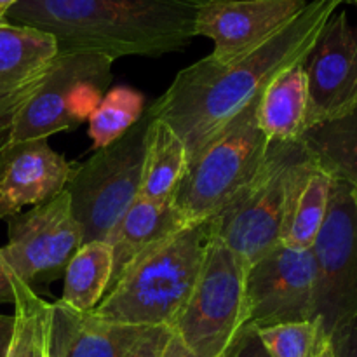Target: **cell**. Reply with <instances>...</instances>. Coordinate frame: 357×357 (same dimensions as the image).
I'll use <instances>...</instances> for the list:
<instances>
[{"label": "cell", "mask_w": 357, "mask_h": 357, "mask_svg": "<svg viewBox=\"0 0 357 357\" xmlns=\"http://www.w3.org/2000/svg\"><path fill=\"white\" fill-rule=\"evenodd\" d=\"M112 65L96 52H58L7 121L0 145L49 138L89 121L110 89Z\"/></svg>", "instance_id": "cell-6"}, {"label": "cell", "mask_w": 357, "mask_h": 357, "mask_svg": "<svg viewBox=\"0 0 357 357\" xmlns=\"http://www.w3.org/2000/svg\"><path fill=\"white\" fill-rule=\"evenodd\" d=\"M7 220L9 239L0 246V303H13L10 281L35 289L63 278L84 243L66 190Z\"/></svg>", "instance_id": "cell-9"}, {"label": "cell", "mask_w": 357, "mask_h": 357, "mask_svg": "<svg viewBox=\"0 0 357 357\" xmlns=\"http://www.w3.org/2000/svg\"><path fill=\"white\" fill-rule=\"evenodd\" d=\"M58 52L52 35L7 21L0 23V136Z\"/></svg>", "instance_id": "cell-15"}, {"label": "cell", "mask_w": 357, "mask_h": 357, "mask_svg": "<svg viewBox=\"0 0 357 357\" xmlns=\"http://www.w3.org/2000/svg\"><path fill=\"white\" fill-rule=\"evenodd\" d=\"M14 330L6 357H47L51 303L21 281H10Z\"/></svg>", "instance_id": "cell-23"}, {"label": "cell", "mask_w": 357, "mask_h": 357, "mask_svg": "<svg viewBox=\"0 0 357 357\" xmlns=\"http://www.w3.org/2000/svg\"><path fill=\"white\" fill-rule=\"evenodd\" d=\"M307 79L303 61L281 70L264 87L257 121L268 142H298L305 132Z\"/></svg>", "instance_id": "cell-18"}, {"label": "cell", "mask_w": 357, "mask_h": 357, "mask_svg": "<svg viewBox=\"0 0 357 357\" xmlns=\"http://www.w3.org/2000/svg\"><path fill=\"white\" fill-rule=\"evenodd\" d=\"M309 160L302 139L271 142L257 176L211 220L213 236L225 243L246 268L281 244L291 188Z\"/></svg>", "instance_id": "cell-5"}, {"label": "cell", "mask_w": 357, "mask_h": 357, "mask_svg": "<svg viewBox=\"0 0 357 357\" xmlns=\"http://www.w3.org/2000/svg\"><path fill=\"white\" fill-rule=\"evenodd\" d=\"M14 330V316H3L0 314V357H6L9 351L10 338Z\"/></svg>", "instance_id": "cell-29"}, {"label": "cell", "mask_w": 357, "mask_h": 357, "mask_svg": "<svg viewBox=\"0 0 357 357\" xmlns=\"http://www.w3.org/2000/svg\"><path fill=\"white\" fill-rule=\"evenodd\" d=\"M211 239V222H202L152 244L121 272L93 312L129 326L173 328L194 291Z\"/></svg>", "instance_id": "cell-3"}, {"label": "cell", "mask_w": 357, "mask_h": 357, "mask_svg": "<svg viewBox=\"0 0 357 357\" xmlns=\"http://www.w3.org/2000/svg\"><path fill=\"white\" fill-rule=\"evenodd\" d=\"M331 188V176L310 155L291 188L281 230V244L293 250H312L326 220Z\"/></svg>", "instance_id": "cell-19"}, {"label": "cell", "mask_w": 357, "mask_h": 357, "mask_svg": "<svg viewBox=\"0 0 357 357\" xmlns=\"http://www.w3.org/2000/svg\"><path fill=\"white\" fill-rule=\"evenodd\" d=\"M160 357H195V356L192 354L187 347H185L183 342H181L173 331V335H171L169 342H167L166 349H164L162 356Z\"/></svg>", "instance_id": "cell-30"}, {"label": "cell", "mask_w": 357, "mask_h": 357, "mask_svg": "<svg viewBox=\"0 0 357 357\" xmlns=\"http://www.w3.org/2000/svg\"><path fill=\"white\" fill-rule=\"evenodd\" d=\"M260 94L187 164L171 201L188 225L211 222L264 164L271 142L257 121Z\"/></svg>", "instance_id": "cell-4"}, {"label": "cell", "mask_w": 357, "mask_h": 357, "mask_svg": "<svg viewBox=\"0 0 357 357\" xmlns=\"http://www.w3.org/2000/svg\"><path fill=\"white\" fill-rule=\"evenodd\" d=\"M114 272V251L107 241L82 243L63 274L61 302L91 312L105 298Z\"/></svg>", "instance_id": "cell-22"}, {"label": "cell", "mask_w": 357, "mask_h": 357, "mask_svg": "<svg viewBox=\"0 0 357 357\" xmlns=\"http://www.w3.org/2000/svg\"><path fill=\"white\" fill-rule=\"evenodd\" d=\"M206 0H17L6 21L52 35L59 52L126 56L183 51Z\"/></svg>", "instance_id": "cell-2"}, {"label": "cell", "mask_w": 357, "mask_h": 357, "mask_svg": "<svg viewBox=\"0 0 357 357\" xmlns=\"http://www.w3.org/2000/svg\"><path fill=\"white\" fill-rule=\"evenodd\" d=\"M319 357H333V354H331V347H330V345H328V347L324 349V352Z\"/></svg>", "instance_id": "cell-32"}, {"label": "cell", "mask_w": 357, "mask_h": 357, "mask_svg": "<svg viewBox=\"0 0 357 357\" xmlns=\"http://www.w3.org/2000/svg\"><path fill=\"white\" fill-rule=\"evenodd\" d=\"M307 79L305 131L345 115L357 105V26L347 13L328 20L303 61Z\"/></svg>", "instance_id": "cell-12"}, {"label": "cell", "mask_w": 357, "mask_h": 357, "mask_svg": "<svg viewBox=\"0 0 357 357\" xmlns=\"http://www.w3.org/2000/svg\"><path fill=\"white\" fill-rule=\"evenodd\" d=\"M150 121L145 110L126 135L96 150L70 174L65 190L84 243L107 239L139 197Z\"/></svg>", "instance_id": "cell-7"}, {"label": "cell", "mask_w": 357, "mask_h": 357, "mask_svg": "<svg viewBox=\"0 0 357 357\" xmlns=\"http://www.w3.org/2000/svg\"><path fill=\"white\" fill-rule=\"evenodd\" d=\"M187 164V149L180 136L169 124L152 117L146 132L139 199L153 202L169 201L185 174Z\"/></svg>", "instance_id": "cell-21"}, {"label": "cell", "mask_w": 357, "mask_h": 357, "mask_svg": "<svg viewBox=\"0 0 357 357\" xmlns=\"http://www.w3.org/2000/svg\"><path fill=\"white\" fill-rule=\"evenodd\" d=\"M227 357H271L268 356L267 349L261 344L260 337H258L257 330L248 326L246 330L241 333L234 347L230 349L229 356Z\"/></svg>", "instance_id": "cell-28"}, {"label": "cell", "mask_w": 357, "mask_h": 357, "mask_svg": "<svg viewBox=\"0 0 357 357\" xmlns=\"http://www.w3.org/2000/svg\"><path fill=\"white\" fill-rule=\"evenodd\" d=\"M143 326H129L82 312L68 303H51L47 357H124Z\"/></svg>", "instance_id": "cell-16"}, {"label": "cell", "mask_w": 357, "mask_h": 357, "mask_svg": "<svg viewBox=\"0 0 357 357\" xmlns=\"http://www.w3.org/2000/svg\"><path fill=\"white\" fill-rule=\"evenodd\" d=\"M316 282L312 250L278 244L246 271L248 326L258 330L314 319Z\"/></svg>", "instance_id": "cell-11"}, {"label": "cell", "mask_w": 357, "mask_h": 357, "mask_svg": "<svg viewBox=\"0 0 357 357\" xmlns=\"http://www.w3.org/2000/svg\"><path fill=\"white\" fill-rule=\"evenodd\" d=\"M258 337L271 357H319L330 337L317 317L258 328Z\"/></svg>", "instance_id": "cell-25"}, {"label": "cell", "mask_w": 357, "mask_h": 357, "mask_svg": "<svg viewBox=\"0 0 357 357\" xmlns=\"http://www.w3.org/2000/svg\"><path fill=\"white\" fill-rule=\"evenodd\" d=\"M312 253L317 267L316 317L330 337L338 324L357 317V208L340 181H333Z\"/></svg>", "instance_id": "cell-10"}, {"label": "cell", "mask_w": 357, "mask_h": 357, "mask_svg": "<svg viewBox=\"0 0 357 357\" xmlns=\"http://www.w3.org/2000/svg\"><path fill=\"white\" fill-rule=\"evenodd\" d=\"M307 3V0H206L195 20V37L213 40L211 61L230 65L271 40Z\"/></svg>", "instance_id": "cell-13"}, {"label": "cell", "mask_w": 357, "mask_h": 357, "mask_svg": "<svg viewBox=\"0 0 357 357\" xmlns=\"http://www.w3.org/2000/svg\"><path fill=\"white\" fill-rule=\"evenodd\" d=\"M171 335L173 330L166 326L145 328L124 357H160Z\"/></svg>", "instance_id": "cell-26"}, {"label": "cell", "mask_w": 357, "mask_h": 357, "mask_svg": "<svg viewBox=\"0 0 357 357\" xmlns=\"http://www.w3.org/2000/svg\"><path fill=\"white\" fill-rule=\"evenodd\" d=\"M17 0H0V23H6V16L10 10V7L16 3Z\"/></svg>", "instance_id": "cell-31"}, {"label": "cell", "mask_w": 357, "mask_h": 357, "mask_svg": "<svg viewBox=\"0 0 357 357\" xmlns=\"http://www.w3.org/2000/svg\"><path fill=\"white\" fill-rule=\"evenodd\" d=\"M185 225L188 223H185L180 213L174 209L171 199L164 202L136 199L135 204L124 213V216L105 239L114 251V272H112L110 286L142 251L176 230L183 229Z\"/></svg>", "instance_id": "cell-17"}, {"label": "cell", "mask_w": 357, "mask_h": 357, "mask_svg": "<svg viewBox=\"0 0 357 357\" xmlns=\"http://www.w3.org/2000/svg\"><path fill=\"white\" fill-rule=\"evenodd\" d=\"M300 139L331 180L347 185L357 208V105L342 117L309 128Z\"/></svg>", "instance_id": "cell-20"}, {"label": "cell", "mask_w": 357, "mask_h": 357, "mask_svg": "<svg viewBox=\"0 0 357 357\" xmlns=\"http://www.w3.org/2000/svg\"><path fill=\"white\" fill-rule=\"evenodd\" d=\"M345 2H352V3H356V6H357V0H345Z\"/></svg>", "instance_id": "cell-33"}, {"label": "cell", "mask_w": 357, "mask_h": 357, "mask_svg": "<svg viewBox=\"0 0 357 357\" xmlns=\"http://www.w3.org/2000/svg\"><path fill=\"white\" fill-rule=\"evenodd\" d=\"M345 0H312L271 40L230 65L209 56L178 72L149 108L174 129L188 162L237 117L281 70L305 61L321 30Z\"/></svg>", "instance_id": "cell-1"}, {"label": "cell", "mask_w": 357, "mask_h": 357, "mask_svg": "<svg viewBox=\"0 0 357 357\" xmlns=\"http://www.w3.org/2000/svg\"><path fill=\"white\" fill-rule=\"evenodd\" d=\"M145 114V96L128 86L112 87L89 117V136L100 150L117 142Z\"/></svg>", "instance_id": "cell-24"}, {"label": "cell", "mask_w": 357, "mask_h": 357, "mask_svg": "<svg viewBox=\"0 0 357 357\" xmlns=\"http://www.w3.org/2000/svg\"><path fill=\"white\" fill-rule=\"evenodd\" d=\"M333 357H357V317L338 324L330 335Z\"/></svg>", "instance_id": "cell-27"}, {"label": "cell", "mask_w": 357, "mask_h": 357, "mask_svg": "<svg viewBox=\"0 0 357 357\" xmlns=\"http://www.w3.org/2000/svg\"><path fill=\"white\" fill-rule=\"evenodd\" d=\"M246 271L213 236L194 291L171 328L195 357H227L248 328Z\"/></svg>", "instance_id": "cell-8"}, {"label": "cell", "mask_w": 357, "mask_h": 357, "mask_svg": "<svg viewBox=\"0 0 357 357\" xmlns=\"http://www.w3.org/2000/svg\"><path fill=\"white\" fill-rule=\"evenodd\" d=\"M72 171L47 138L0 145V220L54 199L65 190Z\"/></svg>", "instance_id": "cell-14"}]
</instances>
